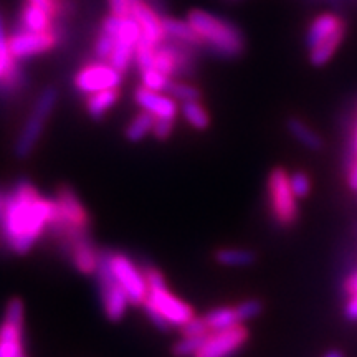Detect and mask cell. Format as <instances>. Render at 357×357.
<instances>
[{"label": "cell", "instance_id": "obj_1", "mask_svg": "<svg viewBox=\"0 0 357 357\" xmlns=\"http://www.w3.org/2000/svg\"><path fill=\"white\" fill-rule=\"evenodd\" d=\"M55 200L43 197L32 182L20 178L6 194L0 242L13 255L24 257L50 229L55 217Z\"/></svg>", "mask_w": 357, "mask_h": 357}, {"label": "cell", "instance_id": "obj_2", "mask_svg": "<svg viewBox=\"0 0 357 357\" xmlns=\"http://www.w3.org/2000/svg\"><path fill=\"white\" fill-rule=\"evenodd\" d=\"M144 273L147 280L149 293L144 301V312L155 328L160 331H167L171 326L181 328L187 321L195 318V311L189 303L177 298L171 289H169L166 278L160 273L159 268L153 265L144 266Z\"/></svg>", "mask_w": 357, "mask_h": 357}, {"label": "cell", "instance_id": "obj_3", "mask_svg": "<svg viewBox=\"0 0 357 357\" xmlns=\"http://www.w3.org/2000/svg\"><path fill=\"white\" fill-rule=\"evenodd\" d=\"M187 22L194 26L202 45H207L208 50L215 55L235 58L243 53V35L229 20L218 19L204 10H192L187 17Z\"/></svg>", "mask_w": 357, "mask_h": 357}, {"label": "cell", "instance_id": "obj_4", "mask_svg": "<svg viewBox=\"0 0 357 357\" xmlns=\"http://www.w3.org/2000/svg\"><path fill=\"white\" fill-rule=\"evenodd\" d=\"M55 217L50 223L48 231L56 242L68 236L89 231L91 218L78 194L70 185H60L55 192Z\"/></svg>", "mask_w": 357, "mask_h": 357}, {"label": "cell", "instance_id": "obj_5", "mask_svg": "<svg viewBox=\"0 0 357 357\" xmlns=\"http://www.w3.org/2000/svg\"><path fill=\"white\" fill-rule=\"evenodd\" d=\"M268 205L276 225L289 229L300 218L298 199L289 184V174L284 167H275L268 174L266 181Z\"/></svg>", "mask_w": 357, "mask_h": 357}, {"label": "cell", "instance_id": "obj_6", "mask_svg": "<svg viewBox=\"0 0 357 357\" xmlns=\"http://www.w3.org/2000/svg\"><path fill=\"white\" fill-rule=\"evenodd\" d=\"M56 96V89L52 86L45 88L40 93V96L33 105L32 113H30L25 126L22 128L19 137H17L15 146H13V154H15L17 159H26L33 153L38 139L43 134L48 116L52 114L53 108H55Z\"/></svg>", "mask_w": 357, "mask_h": 357}, {"label": "cell", "instance_id": "obj_7", "mask_svg": "<svg viewBox=\"0 0 357 357\" xmlns=\"http://www.w3.org/2000/svg\"><path fill=\"white\" fill-rule=\"evenodd\" d=\"M101 255L106 260V263H108L114 280L118 281L119 287H121L124 289V293L128 294L131 305H144L147 293H149L144 268L137 266L136 261L131 260L126 253L106 252L105 250V252H101Z\"/></svg>", "mask_w": 357, "mask_h": 357}, {"label": "cell", "instance_id": "obj_8", "mask_svg": "<svg viewBox=\"0 0 357 357\" xmlns=\"http://www.w3.org/2000/svg\"><path fill=\"white\" fill-rule=\"evenodd\" d=\"M25 305L20 298L8 300L0 324V357H22L25 354Z\"/></svg>", "mask_w": 357, "mask_h": 357}, {"label": "cell", "instance_id": "obj_9", "mask_svg": "<svg viewBox=\"0 0 357 357\" xmlns=\"http://www.w3.org/2000/svg\"><path fill=\"white\" fill-rule=\"evenodd\" d=\"M96 278H98V287H100V296H101V305L102 311H105L106 319L111 323H119L126 314L129 305L128 294L124 293V289L119 287L118 281L114 280L113 273H111L108 263L102 258L100 252V263L96 268Z\"/></svg>", "mask_w": 357, "mask_h": 357}, {"label": "cell", "instance_id": "obj_10", "mask_svg": "<svg viewBox=\"0 0 357 357\" xmlns=\"http://www.w3.org/2000/svg\"><path fill=\"white\" fill-rule=\"evenodd\" d=\"M121 75V71L116 70L109 61L96 60L79 68L75 75L73 83L79 93L88 96L102 89L119 88L123 82Z\"/></svg>", "mask_w": 357, "mask_h": 357}, {"label": "cell", "instance_id": "obj_11", "mask_svg": "<svg viewBox=\"0 0 357 357\" xmlns=\"http://www.w3.org/2000/svg\"><path fill=\"white\" fill-rule=\"evenodd\" d=\"M248 337L250 333L245 324L222 331H211L194 357H231L247 344Z\"/></svg>", "mask_w": 357, "mask_h": 357}, {"label": "cell", "instance_id": "obj_12", "mask_svg": "<svg viewBox=\"0 0 357 357\" xmlns=\"http://www.w3.org/2000/svg\"><path fill=\"white\" fill-rule=\"evenodd\" d=\"M17 61L19 60L12 56L8 48V38L0 15V96H10L25 86L26 75Z\"/></svg>", "mask_w": 357, "mask_h": 357}, {"label": "cell", "instance_id": "obj_13", "mask_svg": "<svg viewBox=\"0 0 357 357\" xmlns=\"http://www.w3.org/2000/svg\"><path fill=\"white\" fill-rule=\"evenodd\" d=\"M141 35V26L137 24V20L132 15L124 17L121 30H119L118 38H116L113 55L108 60L121 73H124L129 68V65H131Z\"/></svg>", "mask_w": 357, "mask_h": 357}, {"label": "cell", "instance_id": "obj_14", "mask_svg": "<svg viewBox=\"0 0 357 357\" xmlns=\"http://www.w3.org/2000/svg\"><path fill=\"white\" fill-rule=\"evenodd\" d=\"M58 43V38L53 32H26V30H15L12 37L8 38V48H10L12 56L15 60H24V58L38 55Z\"/></svg>", "mask_w": 357, "mask_h": 357}, {"label": "cell", "instance_id": "obj_15", "mask_svg": "<svg viewBox=\"0 0 357 357\" xmlns=\"http://www.w3.org/2000/svg\"><path fill=\"white\" fill-rule=\"evenodd\" d=\"M75 270L82 275L96 273L98 263H100V252H96L89 234L77 236L66 247L61 248Z\"/></svg>", "mask_w": 357, "mask_h": 357}, {"label": "cell", "instance_id": "obj_16", "mask_svg": "<svg viewBox=\"0 0 357 357\" xmlns=\"http://www.w3.org/2000/svg\"><path fill=\"white\" fill-rule=\"evenodd\" d=\"M134 101L141 106L142 111H147L155 119H176L177 105L172 98L160 95L158 91H151L144 86H139L134 93Z\"/></svg>", "mask_w": 357, "mask_h": 357}, {"label": "cell", "instance_id": "obj_17", "mask_svg": "<svg viewBox=\"0 0 357 357\" xmlns=\"http://www.w3.org/2000/svg\"><path fill=\"white\" fill-rule=\"evenodd\" d=\"M131 15L137 20L141 26V33L146 40H149L154 47H158L164 42V30H162V17L154 10L153 7L144 2L136 3L131 8Z\"/></svg>", "mask_w": 357, "mask_h": 357}, {"label": "cell", "instance_id": "obj_18", "mask_svg": "<svg viewBox=\"0 0 357 357\" xmlns=\"http://www.w3.org/2000/svg\"><path fill=\"white\" fill-rule=\"evenodd\" d=\"M124 17H118L114 13L105 17L101 22L100 33H98V38L95 42V55L96 60L108 61L109 56L113 55L116 38H118L119 30H121Z\"/></svg>", "mask_w": 357, "mask_h": 357}, {"label": "cell", "instance_id": "obj_19", "mask_svg": "<svg viewBox=\"0 0 357 357\" xmlns=\"http://www.w3.org/2000/svg\"><path fill=\"white\" fill-rule=\"evenodd\" d=\"M346 26V22L342 17L334 15V13H323V15H318L314 20L311 22L310 29H307L306 33V45L307 48L314 47L318 45L321 40H324L326 37L336 32V30Z\"/></svg>", "mask_w": 357, "mask_h": 357}, {"label": "cell", "instance_id": "obj_20", "mask_svg": "<svg viewBox=\"0 0 357 357\" xmlns=\"http://www.w3.org/2000/svg\"><path fill=\"white\" fill-rule=\"evenodd\" d=\"M53 25V17L48 15L42 8L32 6V3L25 2L20 10L19 19V29L17 30H26V32H50Z\"/></svg>", "mask_w": 357, "mask_h": 357}, {"label": "cell", "instance_id": "obj_21", "mask_svg": "<svg viewBox=\"0 0 357 357\" xmlns=\"http://www.w3.org/2000/svg\"><path fill=\"white\" fill-rule=\"evenodd\" d=\"M162 30L164 37L167 40H172V42L185 43L190 45V47H199V45H202L197 32H195L194 26H192L189 22L162 17Z\"/></svg>", "mask_w": 357, "mask_h": 357}, {"label": "cell", "instance_id": "obj_22", "mask_svg": "<svg viewBox=\"0 0 357 357\" xmlns=\"http://www.w3.org/2000/svg\"><path fill=\"white\" fill-rule=\"evenodd\" d=\"M346 37V26L336 30V32L326 37L324 40H321L318 45L310 50V61L312 66H323L331 60V56L334 55V52L337 50L339 45L342 43V40Z\"/></svg>", "mask_w": 357, "mask_h": 357}, {"label": "cell", "instance_id": "obj_23", "mask_svg": "<svg viewBox=\"0 0 357 357\" xmlns=\"http://www.w3.org/2000/svg\"><path fill=\"white\" fill-rule=\"evenodd\" d=\"M119 100V91L118 88L114 89H102V91L93 93V95L86 96V111L89 118L100 121L108 111L116 105V101Z\"/></svg>", "mask_w": 357, "mask_h": 357}, {"label": "cell", "instance_id": "obj_24", "mask_svg": "<svg viewBox=\"0 0 357 357\" xmlns=\"http://www.w3.org/2000/svg\"><path fill=\"white\" fill-rule=\"evenodd\" d=\"M205 323H207L211 331H222V329L234 328V326L243 324L240 321L238 312H236L235 306H218L213 307L204 316Z\"/></svg>", "mask_w": 357, "mask_h": 357}, {"label": "cell", "instance_id": "obj_25", "mask_svg": "<svg viewBox=\"0 0 357 357\" xmlns=\"http://www.w3.org/2000/svg\"><path fill=\"white\" fill-rule=\"evenodd\" d=\"M287 129L289 134L296 139L300 144H303L306 149L310 151H321L323 149V139L319 137V134H316L312 129L307 126L305 121H301L300 118H288Z\"/></svg>", "mask_w": 357, "mask_h": 357}, {"label": "cell", "instance_id": "obj_26", "mask_svg": "<svg viewBox=\"0 0 357 357\" xmlns=\"http://www.w3.org/2000/svg\"><path fill=\"white\" fill-rule=\"evenodd\" d=\"M215 261L218 265L243 268L257 261V255L247 248H218L215 252Z\"/></svg>", "mask_w": 357, "mask_h": 357}, {"label": "cell", "instance_id": "obj_27", "mask_svg": "<svg viewBox=\"0 0 357 357\" xmlns=\"http://www.w3.org/2000/svg\"><path fill=\"white\" fill-rule=\"evenodd\" d=\"M155 124V118L147 111H142L132 119L131 123L128 124L126 129H124V137L129 142H139L144 139L147 134L153 132Z\"/></svg>", "mask_w": 357, "mask_h": 357}, {"label": "cell", "instance_id": "obj_28", "mask_svg": "<svg viewBox=\"0 0 357 357\" xmlns=\"http://www.w3.org/2000/svg\"><path fill=\"white\" fill-rule=\"evenodd\" d=\"M182 114H184L185 121L194 129H199V131L207 129L208 124H211V118H208L207 109H205L199 101L182 102Z\"/></svg>", "mask_w": 357, "mask_h": 357}, {"label": "cell", "instance_id": "obj_29", "mask_svg": "<svg viewBox=\"0 0 357 357\" xmlns=\"http://www.w3.org/2000/svg\"><path fill=\"white\" fill-rule=\"evenodd\" d=\"M141 82L142 86L151 89V91H158V93H167L169 86H171L172 79L167 75L160 73L155 68H151L141 73Z\"/></svg>", "mask_w": 357, "mask_h": 357}, {"label": "cell", "instance_id": "obj_30", "mask_svg": "<svg viewBox=\"0 0 357 357\" xmlns=\"http://www.w3.org/2000/svg\"><path fill=\"white\" fill-rule=\"evenodd\" d=\"M154 50H155L154 45L141 35L139 42H137V47H136V53H134L137 68H139L141 73L154 68Z\"/></svg>", "mask_w": 357, "mask_h": 357}, {"label": "cell", "instance_id": "obj_31", "mask_svg": "<svg viewBox=\"0 0 357 357\" xmlns=\"http://www.w3.org/2000/svg\"><path fill=\"white\" fill-rule=\"evenodd\" d=\"M167 93L171 95L172 98H177V100H181L182 102H187V101H199L200 100V89H197L195 86H192V84H187V83H181V82H174L171 83V86H169Z\"/></svg>", "mask_w": 357, "mask_h": 357}, {"label": "cell", "instance_id": "obj_32", "mask_svg": "<svg viewBox=\"0 0 357 357\" xmlns=\"http://www.w3.org/2000/svg\"><path fill=\"white\" fill-rule=\"evenodd\" d=\"M207 337V336H205ZM205 337H185L182 336L181 341H177L172 346V354L176 357H194L202 346Z\"/></svg>", "mask_w": 357, "mask_h": 357}, {"label": "cell", "instance_id": "obj_33", "mask_svg": "<svg viewBox=\"0 0 357 357\" xmlns=\"http://www.w3.org/2000/svg\"><path fill=\"white\" fill-rule=\"evenodd\" d=\"M25 2L32 3V6L42 8L48 13V15L53 17V20L60 15H66L70 13L68 10V2L66 0H25Z\"/></svg>", "mask_w": 357, "mask_h": 357}, {"label": "cell", "instance_id": "obj_34", "mask_svg": "<svg viewBox=\"0 0 357 357\" xmlns=\"http://www.w3.org/2000/svg\"><path fill=\"white\" fill-rule=\"evenodd\" d=\"M178 331H181L182 336L185 337H205L211 334V329H208L207 323H205L204 316L202 318H192L190 321H187L184 326H181L178 328Z\"/></svg>", "mask_w": 357, "mask_h": 357}, {"label": "cell", "instance_id": "obj_35", "mask_svg": "<svg viewBox=\"0 0 357 357\" xmlns=\"http://www.w3.org/2000/svg\"><path fill=\"white\" fill-rule=\"evenodd\" d=\"M236 312H238L240 321L245 323V321L255 319L257 316H260L263 312V303L260 300H255V298H250V300L240 301L238 305H235Z\"/></svg>", "mask_w": 357, "mask_h": 357}, {"label": "cell", "instance_id": "obj_36", "mask_svg": "<svg viewBox=\"0 0 357 357\" xmlns=\"http://www.w3.org/2000/svg\"><path fill=\"white\" fill-rule=\"evenodd\" d=\"M289 184H291L293 194L296 195V199H305L310 195L311 192V178L307 177L306 172L296 171L289 176Z\"/></svg>", "mask_w": 357, "mask_h": 357}, {"label": "cell", "instance_id": "obj_37", "mask_svg": "<svg viewBox=\"0 0 357 357\" xmlns=\"http://www.w3.org/2000/svg\"><path fill=\"white\" fill-rule=\"evenodd\" d=\"M174 123H176V119H155V124L153 129L155 139L159 141L169 139L174 131Z\"/></svg>", "mask_w": 357, "mask_h": 357}, {"label": "cell", "instance_id": "obj_38", "mask_svg": "<svg viewBox=\"0 0 357 357\" xmlns=\"http://www.w3.org/2000/svg\"><path fill=\"white\" fill-rule=\"evenodd\" d=\"M352 149H354V155H352L349 162V169H347L346 178H347V187L357 194V126L354 132V146H352Z\"/></svg>", "mask_w": 357, "mask_h": 357}, {"label": "cell", "instance_id": "obj_39", "mask_svg": "<svg viewBox=\"0 0 357 357\" xmlns=\"http://www.w3.org/2000/svg\"><path fill=\"white\" fill-rule=\"evenodd\" d=\"M111 13L118 17H129L131 15V6H129V0H108Z\"/></svg>", "mask_w": 357, "mask_h": 357}, {"label": "cell", "instance_id": "obj_40", "mask_svg": "<svg viewBox=\"0 0 357 357\" xmlns=\"http://www.w3.org/2000/svg\"><path fill=\"white\" fill-rule=\"evenodd\" d=\"M344 316L347 321H351V323H357V293L354 296H351V300L347 301V305L344 307Z\"/></svg>", "mask_w": 357, "mask_h": 357}, {"label": "cell", "instance_id": "obj_41", "mask_svg": "<svg viewBox=\"0 0 357 357\" xmlns=\"http://www.w3.org/2000/svg\"><path fill=\"white\" fill-rule=\"evenodd\" d=\"M324 357H344V354H342V352L337 351V349H331L329 352H326Z\"/></svg>", "mask_w": 357, "mask_h": 357}, {"label": "cell", "instance_id": "obj_42", "mask_svg": "<svg viewBox=\"0 0 357 357\" xmlns=\"http://www.w3.org/2000/svg\"><path fill=\"white\" fill-rule=\"evenodd\" d=\"M3 205H6V194H0V218H2Z\"/></svg>", "mask_w": 357, "mask_h": 357}, {"label": "cell", "instance_id": "obj_43", "mask_svg": "<svg viewBox=\"0 0 357 357\" xmlns=\"http://www.w3.org/2000/svg\"><path fill=\"white\" fill-rule=\"evenodd\" d=\"M22 357H26V356H22Z\"/></svg>", "mask_w": 357, "mask_h": 357}]
</instances>
